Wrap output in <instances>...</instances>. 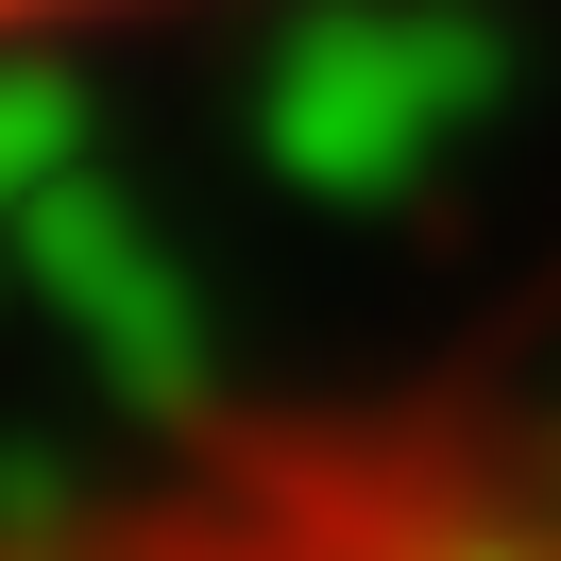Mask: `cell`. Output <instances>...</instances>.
I'll use <instances>...</instances> for the list:
<instances>
[{
  "mask_svg": "<svg viewBox=\"0 0 561 561\" xmlns=\"http://www.w3.org/2000/svg\"><path fill=\"white\" fill-rule=\"evenodd\" d=\"M103 18H153V0H0V69H35V51L103 35Z\"/></svg>",
  "mask_w": 561,
  "mask_h": 561,
  "instance_id": "1",
  "label": "cell"
}]
</instances>
